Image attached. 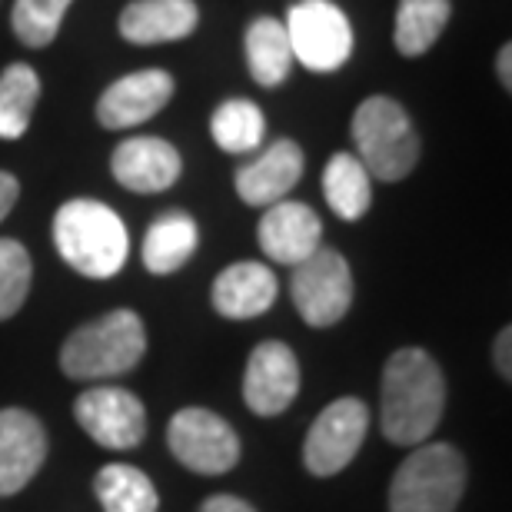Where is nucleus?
Instances as JSON below:
<instances>
[{
  "label": "nucleus",
  "mask_w": 512,
  "mask_h": 512,
  "mask_svg": "<svg viewBox=\"0 0 512 512\" xmlns=\"http://www.w3.org/2000/svg\"><path fill=\"white\" fill-rule=\"evenodd\" d=\"M446 406V380L426 350L406 346L386 360L383 370V436L396 446H423L436 433Z\"/></svg>",
  "instance_id": "nucleus-1"
},
{
  "label": "nucleus",
  "mask_w": 512,
  "mask_h": 512,
  "mask_svg": "<svg viewBox=\"0 0 512 512\" xmlns=\"http://www.w3.org/2000/svg\"><path fill=\"white\" fill-rule=\"evenodd\" d=\"M57 253L90 280H110L124 270L130 233L124 220L100 200H70L54 217Z\"/></svg>",
  "instance_id": "nucleus-2"
},
{
  "label": "nucleus",
  "mask_w": 512,
  "mask_h": 512,
  "mask_svg": "<svg viewBox=\"0 0 512 512\" xmlns=\"http://www.w3.org/2000/svg\"><path fill=\"white\" fill-rule=\"evenodd\" d=\"M147 350V330L133 310H114L80 326L60 350V366L74 380H107L140 363Z\"/></svg>",
  "instance_id": "nucleus-3"
},
{
  "label": "nucleus",
  "mask_w": 512,
  "mask_h": 512,
  "mask_svg": "<svg viewBox=\"0 0 512 512\" xmlns=\"http://www.w3.org/2000/svg\"><path fill=\"white\" fill-rule=\"evenodd\" d=\"M466 493V459L449 443H423L389 486V512H453Z\"/></svg>",
  "instance_id": "nucleus-4"
},
{
  "label": "nucleus",
  "mask_w": 512,
  "mask_h": 512,
  "mask_svg": "<svg viewBox=\"0 0 512 512\" xmlns=\"http://www.w3.org/2000/svg\"><path fill=\"white\" fill-rule=\"evenodd\" d=\"M353 140L360 163L376 180H403L419 160V133L396 100L370 97L353 114Z\"/></svg>",
  "instance_id": "nucleus-5"
},
{
  "label": "nucleus",
  "mask_w": 512,
  "mask_h": 512,
  "mask_svg": "<svg viewBox=\"0 0 512 512\" xmlns=\"http://www.w3.org/2000/svg\"><path fill=\"white\" fill-rule=\"evenodd\" d=\"M283 27L290 37L293 60L316 74H333L353 54L350 17L333 0H296Z\"/></svg>",
  "instance_id": "nucleus-6"
},
{
  "label": "nucleus",
  "mask_w": 512,
  "mask_h": 512,
  "mask_svg": "<svg viewBox=\"0 0 512 512\" xmlns=\"http://www.w3.org/2000/svg\"><path fill=\"white\" fill-rule=\"evenodd\" d=\"M290 293L300 316L310 326L340 323L353 303V273L343 253L320 247L313 256L293 266Z\"/></svg>",
  "instance_id": "nucleus-7"
},
{
  "label": "nucleus",
  "mask_w": 512,
  "mask_h": 512,
  "mask_svg": "<svg viewBox=\"0 0 512 512\" xmlns=\"http://www.w3.org/2000/svg\"><path fill=\"white\" fill-rule=\"evenodd\" d=\"M170 453L180 459L183 466L203 476H220L230 473L240 463V439L233 433V426L223 416L210 413V409L190 406L180 409L170 419L167 429Z\"/></svg>",
  "instance_id": "nucleus-8"
},
{
  "label": "nucleus",
  "mask_w": 512,
  "mask_h": 512,
  "mask_svg": "<svg viewBox=\"0 0 512 512\" xmlns=\"http://www.w3.org/2000/svg\"><path fill=\"white\" fill-rule=\"evenodd\" d=\"M366 429H370V409L356 396L336 399L316 416V423L306 433L303 463L313 476H336L353 463L360 453Z\"/></svg>",
  "instance_id": "nucleus-9"
},
{
  "label": "nucleus",
  "mask_w": 512,
  "mask_h": 512,
  "mask_svg": "<svg viewBox=\"0 0 512 512\" xmlns=\"http://www.w3.org/2000/svg\"><path fill=\"white\" fill-rule=\"evenodd\" d=\"M77 423L107 449H133L147 433V409L120 386H94L74 403Z\"/></svg>",
  "instance_id": "nucleus-10"
},
{
  "label": "nucleus",
  "mask_w": 512,
  "mask_h": 512,
  "mask_svg": "<svg viewBox=\"0 0 512 512\" xmlns=\"http://www.w3.org/2000/svg\"><path fill=\"white\" fill-rule=\"evenodd\" d=\"M300 393V363L286 343H260L243 373V399L256 416H276Z\"/></svg>",
  "instance_id": "nucleus-11"
},
{
  "label": "nucleus",
  "mask_w": 512,
  "mask_h": 512,
  "mask_svg": "<svg viewBox=\"0 0 512 512\" xmlns=\"http://www.w3.org/2000/svg\"><path fill=\"white\" fill-rule=\"evenodd\" d=\"M173 97V77L167 70H137L114 80L97 104V120L107 130H127L157 117Z\"/></svg>",
  "instance_id": "nucleus-12"
},
{
  "label": "nucleus",
  "mask_w": 512,
  "mask_h": 512,
  "mask_svg": "<svg viewBox=\"0 0 512 512\" xmlns=\"http://www.w3.org/2000/svg\"><path fill=\"white\" fill-rule=\"evenodd\" d=\"M47 459V433L27 409H0V496L20 493Z\"/></svg>",
  "instance_id": "nucleus-13"
},
{
  "label": "nucleus",
  "mask_w": 512,
  "mask_h": 512,
  "mask_svg": "<svg viewBox=\"0 0 512 512\" xmlns=\"http://www.w3.org/2000/svg\"><path fill=\"white\" fill-rule=\"evenodd\" d=\"M256 237H260V247L270 260L283 266H296L320 250L323 223L306 203L280 200L263 213Z\"/></svg>",
  "instance_id": "nucleus-14"
},
{
  "label": "nucleus",
  "mask_w": 512,
  "mask_h": 512,
  "mask_svg": "<svg viewBox=\"0 0 512 512\" xmlns=\"http://www.w3.org/2000/svg\"><path fill=\"white\" fill-rule=\"evenodd\" d=\"M117 183L133 193H160L177 183L183 163L173 143L160 137H130L114 150L110 160Z\"/></svg>",
  "instance_id": "nucleus-15"
},
{
  "label": "nucleus",
  "mask_w": 512,
  "mask_h": 512,
  "mask_svg": "<svg viewBox=\"0 0 512 512\" xmlns=\"http://www.w3.org/2000/svg\"><path fill=\"white\" fill-rule=\"evenodd\" d=\"M303 177V150L293 140L270 143L260 157L250 160L237 173V193L250 207H273L286 200L296 183Z\"/></svg>",
  "instance_id": "nucleus-16"
},
{
  "label": "nucleus",
  "mask_w": 512,
  "mask_h": 512,
  "mask_svg": "<svg viewBox=\"0 0 512 512\" xmlns=\"http://www.w3.org/2000/svg\"><path fill=\"white\" fill-rule=\"evenodd\" d=\"M200 24L193 0H133L120 14V37L130 44H170L190 37Z\"/></svg>",
  "instance_id": "nucleus-17"
},
{
  "label": "nucleus",
  "mask_w": 512,
  "mask_h": 512,
  "mask_svg": "<svg viewBox=\"0 0 512 512\" xmlns=\"http://www.w3.org/2000/svg\"><path fill=\"white\" fill-rule=\"evenodd\" d=\"M276 276L270 266L260 263H233L213 283V306L227 320H253L266 313L276 300Z\"/></svg>",
  "instance_id": "nucleus-18"
},
{
  "label": "nucleus",
  "mask_w": 512,
  "mask_h": 512,
  "mask_svg": "<svg viewBox=\"0 0 512 512\" xmlns=\"http://www.w3.org/2000/svg\"><path fill=\"white\" fill-rule=\"evenodd\" d=\"M197 243H200L197 220L180 210L163 213V217L150 223L147 237H143V266L157 276L177 273L193 256Z\"/></svg>",
  "instance_id": "nucleus-19"
},
{
  "label": "nucleus",
  "mask_w": 512,
  "mask_h": 512,
  "mask_svg": "<svg viewBox=\"0 0 512 512\" xmlns=\"http://www.w3.org/2000/svg\"><path fill=\"white\" fill-rule=\"evenodd\" d=\"M247 64L250 74L260 87H280L290 77L293 67V47L286 37L283 20L276 17H256L247 30Z\"/></svg>",
  "instance_id": "nucleus-20"
},
{
  "label": "nucleus",
  "mask_w": 512,
  "mask_h": 512,
  "mask_svg": "<svg viewBox=\"0 0 512 512\" xmlns=\"http://www.w3.org/2000/svg\"><path fill=\"white\" fill-rule=\"evenodd\" d=\"M323 197L343 220H360L373 203L370 173L353 153H333L323 170Z\"/></svg>",
  "instance_id": "nucleus-21"
},
{
  "label": "nucleus",
  "mask_w": 512,
  "mask_h": 512,
  "mask_svg": "<svg viewBox=\"0 0 512 512\" xmlns=\"http://www.w3.org/2000/svg\"><path fill=\"white\" fill-rule=\"evenodd\" d=\"M449 0H399L396 10V50L403 57H419L436 44L449 24Z\"/></svg>",
  "instance_id": "nucleus-22"
},
{
  "label": "nucleus",
  "mask_w": 512,
  "mask_h": 512,
  "mask_svg": "<svg viewBox=\"0 0 512 512\" xmlns=\"http://www.w3.org/2000/svg\"><path fill=\"white\" fill-rule=\"evenodd\" d=\"M97 499L104 512H157L160 496L137 466L110 463L97 473Z\"/></svg>",
  "instance_id": "nucleus-23"
},
{
  "label": "nucleus",
  "mask_w": 512,
  "mask_h": 512,
  "mask_svg": "<svg viewBox=\"0 0 512 512\" xmlns=\"http://www.w3.org/2000/svg\"><path fill=\"white\" fill-rule=\"evenodd\" d=\"M40 100V77L34 67L10 64L0 74V140L24 137Z\"/></svg>",
  "instance_id": "nucleus-24"
},
{
  "label": "nucleus",
  "mask_w": 512,
  "mask_h": 512,
  "mask_svg": "<svg viewBox=\"0 0 512 512\" xmlns=\"http://www.w3.org/2000/svg\"><path fill=\"white\" fill-rule=\"evenodd\" d=\"M210 130L220 150L250 153L263 143L266 120H263V110L256 107L253 100H227V104H220L217 114H213Z\"/></svg>",
  "instance_id": "nucleus-25"
},
{
  "label": "nucleus",
  "mask_w": 512,
  "mask_h": 512,
  "mask_svg": "<svg viewBox=\"0 0 512 512\" xmlns=\"http://www.w3.org/2000/svg\"><path fill=\"white\" fill-rule=\"evenodd\" d=\"M70 4L74 0H14L10 24H14L17 40H24L27 47H47L64 24Z\"/></svg>",
  "instance_id": "nucleus-26"
},
{
  "label": "nucleus",
  "mask_w": 512,
  "mask_h": 512,
  "mask_svg": "<svg viewBox=\"0 0 512 512\" xmlns=\"http://www.w3.org/2000/svg\"><path fill=\"white\" fill-rule=\"evenodd\" d=\"M30 253L17 240L0 237V320H10L30 293Z\"/></svg>",
  "instance_id": "nucleus-27"
},
{
  "label": "nucleus",
  "mask_w": 512,
  "mask_h": 512,
  "mask_svg": "<svg viewBox=\"0 0 512 512\" xmlns=\"http://www.w3.org/2000/svg\"><path fill=\"white\" fill-rule=\"evenodd\" d=\"M17 193H20L17 177H14V173H7V170H0V223H4L7 213L14 210Z\"/></svg>",
  "instance_id": "nucleus-28"
},
{
  "label": "nucleus",
  "mask_w": 512,
  "mask_h": 512,
  "mask_svg": "<svg viewBox=\"0 0 512 512\" xmlns=\"http://www.w3.org/2000/svg\"><path fill=\"white\" fill-rule=\"evenodd\" d=\"M200 512H256V509L237 496H210L207 503L200 506Z\"/></svg>",
  "instance_id": "nucleus-29"
},
{
  "label": "nucleus",
  "mask_w": 512,
  "mask_h": 512,
  "mask_svg": "<svg viewBox=\"0 0 512 512\" xmlns=\"http://www.w3.org/2000/svg\"><path fill=\"white\" fill-rule=\"evenodd\" d=\"M509 343H512V330H509V326H506V330L499 333V340H496V366H499V373H503V376H512Z\"/></svg>",
  "instance_id": "nucleus-30"
},
{
  "label": "nucleus",
  "mask_w": 512,
  "mask_h": 512,
  "mask_svg": "<svg viewBox=\"0 0 512 512\" xmlns=\"http://www.w3.org/2000/svg\"><path fill=\"white\" fill-rule=\"evenodd\" d=\"M509 60H512V50H509V44H506L503 50H499V57H496V74H499V80H503V87H506V90H512Z\"/></svg>",
  "instance_id": "nucleus-31"
}]
</instances>
